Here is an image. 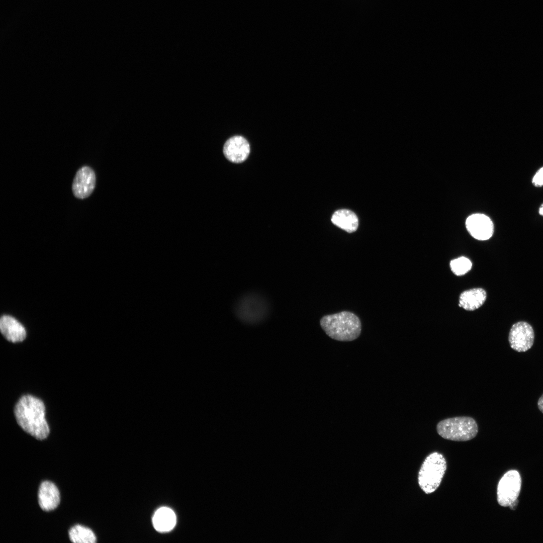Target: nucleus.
I'll return each mask as SVG.
<instances>
[{
  "mask_svg": "<svg viewBox=\"0 0 543 543\" xmlns=\"http://www.w3.org/2000/svg\"><path fill=\"white\" fill-rule=\"evenodd\" d=\"M14 414L18 424L28 433L39 440L48 436L45 407L40 399L30 395L23 396L15 406Z\"/></svg>",
  "mask_w": 543,
  "mask_h": 543,
  "instance_id": "1",
  "label": "nucleus"
},
{
  "mask_svg": "<svg viewBox=\"0 0 543 543\" xmlns=\"http://www.w3.org/2000/svg\"><path fill=\"white\" fill-rule=\"evenodd\" d=\"M320 325L328 336L340 341L354 340L361 332L359 319L348 311L325 316L320 320Z\"/></svg>",
  "mask_w": 543,
  "mask_h": 543,
  "instance_id": "2",
  "label": "nucleus"
},
{
  "mask_svg": "<svg viewBox=\"0 0 543 543\" xmlns=\"http://www.w3.org/2000/svg\"><path fill=\"white\" fill-rule=\"evenodd\" d=\"M266 299L256 293H249L239 298L234 307V312L241 322L255 325L264 321L269 312Z\"/></svg>",
  "mask_w": 543,
  "mask_h": 543,
  "instance_id": "3",
  "label": "nucleus"
},
{
  "mask_svg": "<svg viewBox=\"0 0 543 543\" xmlns=\"http://www.w3.org/2000/svg\"><path fill=\"white\" fill-rule=\"evenodd\" d=\"M438 434L442 438L456 441H466L474 438L478 427L475 419L469 416L444 419L436 426Z\"/></svg>",
  "mask_w": 543,
  "mask_h": 543,
  "instance_id": "4",
  "label": "nucleus"
},
{
  "mask_svg": "<svg viewBox=\"0 0 543 543\" xmlns=\"http://www.w3.org/2000/svg\"><path fill=\"white\" fill-rule=\"evenodd\" d=\"M446 470V462L442 455L437 452L428 456L418 473V484L426 494L434 492L439 486Z\"/></svg>",
  "mask_w": 543,
  "mask_h": 543,
  "instance_id": "5",
  "label": "nucleus"
},
{
  "mask_svg": "<svg viewBox=\"0 0 543 543\" xmlns=\"http://www.w3.org/2000/svg\"><path fill=\"white\" fill-rule=\"evenodd\" d=\"M521 485L519 473L515 470L506 473L499 481L497 487V501L503 507L509 506L517 499Z\"/></svg>",
  "mask_w": 543,
  "mask_h": 543,
  "instance_id": "6",
  "label": "nucleus"
},
{
  "mask_svg": "<svg viewBox=\"0 0 543 543\" xmlns=\"http://www.w3.org/2000/svg\"><path fill=\"white\" fill-rule=\"evenodd\" d=\"M534 333L532 326L524 321H519L511 327L508 336L510 347L518 352H525L533 345Z\"/></svg>",
  "mask_w": 543,
  "mask_h": 543,
  "instance_id": "7",
  "label": "nucleus"
},
{
  "mask_svg": "<svg viewBox=\"0 0 543 543\" xmlns=\"http://www.w3.org/2000/svg\"><path fill=\"white\" fill-rule=\"evenodd\" d=\"M96 183L94 170L88 166H83L76 172L72 184V191L77 199H84L93 192Z\"/></svg>",
  "mask_w": 543,
  "mask_h": 543,
  "instance_id": "8",
  "label": "nucleus"
},
{
  "mask_svg": "<svg viewBox=\"0 0 543 543\" xmlns=\"http://www.w3.org/2000/svg\"><path fill=\"white\" fill-rule=\"evenodd\" d=\"M466 226L470 234L479 240L489 239L494 232L492 221L483 214H475L469 216L466 221Z\"/></svg>",
  "mask_w": 543,
  "mask_h": 543,
  "instance_id": "9",
  "label": "nucleus"
},
{
  "mask_svg": "<svg viewBox=\"0 0 543 543\" xmlns=\"http://www.w3.org/2000/svg\"><path fill=\"white\" fill-rule=\"evenodd\" d=\"M223 152L230 161L239 163L245 161L250 153V145L247 140L241 136H234L225 143Z\"/></svg>",
  "mask_w": 543,
  "mask_h": 543,
  "instance_id": "10",
  "label": "nucleus"
},
{
  "mask_svg": "<svg viewBox=\"0 0 543 543\" xmlns=\"http://www.w3.org/2000/svg\"><path fill=\"white\" fill-rule=\"evenodd\" d=\"M60 500L59 491L53 483L45 481L41 484L38 491V502L42 510L49 511L55 509Z\"/></svg>",
  "mask_w": 543,
  "mask_h": 543,
  "instance_id": "11",
  "label": "nucleus"
},
{
  "mask_svg": "<svg viewBox=\"0 0 543 543\" xmlns=\"http://www.w3.org/2000/svg\"><path fill=\"white\" fill-rule=\"evenodd\" d=\"M0 328L2 334L11 342H21L26 338V332L24 327L11 316L4 315L1 317Z\"/></svg>",
  "mask_w": 543,
  "mask_h": 543,
  "instance_id": "12",
  "label": "nucleus"
},
{
  "mask_svg": "<svg viewBox=\"0 0 543 543\" xmlns=\"http://www.w3.org/2000/svg\"><path fill=\"white\" fill-rule=\"evenodd\" d=\"M487 297L486 291L482 288H474L464 291L459 298V306L468 311L480 307Z\"/></svg>",
  "mask_w": 543,
  "mask_h": 543,
  "instance_id": "13",
  "label": "nucleus"
},
{
  "mask_svg": "<svg viewBox=\"0 0 543 543\" xmlns=\"http://www.w3.org/2000/svg\"><path fill=\"white\" fill-rule=\"evenodd\" d=\"M176 518L173 511L169 508L162 507L155 512L152 522L155 529L161 532H168L175 525Z\"/></svg>",
  "mask_w": 543,
  "mask_h": 543,
  "instance_id": "14",
  "label": "nucleus"
},
{
  "mask_svg": "<svg viewBox=\"0 0 543 543\" xmlns=\"http://www.w3.org/2000/svg\"><path fill=\"white\" fill-rule=\"evenodd\" d=\"M332 222L348 233L354 232L358 227V218L352 211L341 209L335 211L331 218Z\"/></svg>",
  "mask_w": 543,
  "mask_h": 543,
  "instance_id": "15",
  "label": "nucleus"
},
{
  "mask_svg": "<svg viewBox=\"0 0 543 543\" xmlns=\"http://www.w3.org/2000/svg\"><path fill=\"white\" fill-rule=\"evenodd\" d=\"M70 540L74 543H95L97 538L93 531L88 527L77 524L69 530Z\"/></svg>",
  "mask_w": 543,
  "mask_h": 543,
  "instance_id": "16",
  "label": "nucleus"
},
{
  "mask_svg": "<svg viewBox=\"0 0 543 543\" xmlns=\"http://www.w3.org/2000/svg\"><path fill=\"white\" fill-rule=\"evenodd\" d=\"M472 266L471 260L464 256L454 259L450 262L451 271L457 276H462L469 272Z\"/></svg>",
  "mask_w": 543,
  "mask_h": 543,
  "instance_id": "17",
  "label": "nucleus"
},
{
  "mask_svg": "<svg viewBox=\"0 0 543 543\" xmlns=\"http://www.w3.org/2000/svg\"><path fill=\"white\" fill-rule=\"evenodd\" d=\"M532 182L535 187H539L543 186V167L536 172L532 178Z\"/></svg>",
  "mask_w": 543,
  "mask_h": 543,
  "instance_id": "18",
  "label": "nucleus"
},
{
  "mask_svg": "<svg viewBox=\"0 0 543 543\" xmlns=\"http://www.w3.org/2000/svg\"><path fill=\"white\" fill-rule=\"evenodd\" d=\"M539 410L543 413V394L540 397L537 402Z\"/></svg>",
  "mask_w": 543,
  "mask_h": 543,
  "instance_id": "19",
  "label": "nucleus"
},
{
  "mask_svg": "<svg viewBox=\"0 0 543 543\" xmlns=\"http://www.w3.org/2000/svg\"><path fill=\"white\" fill-rule=\"evenodd\" d=\"M518 501L517 499H516V500H515L513 502H512L509 506L510 508L512 509V510H514L516 508V506H517V505L518 504Z\"/></svg>",
  "mask_w": 543,
  "mask_h": 543,
  "instance_id": "20",
  "label": "nucleus"
},
{
  "mask_svg": "<svg viewBox=\"0 0 543 543\" xmlns=\"http://www.w3.org/2000/svg\"><path fill=\"white\" fill-rule=\"evenodd\" d=\"M539 213L540 215L543 216V204L541 205L539 209Z\"/></svg>",
  "mask_w": 543,
  "mask_h": 543,
  "instance_id": "21",
  "label": "nucleus"
}]
</instances>
